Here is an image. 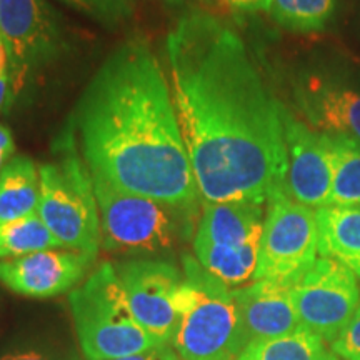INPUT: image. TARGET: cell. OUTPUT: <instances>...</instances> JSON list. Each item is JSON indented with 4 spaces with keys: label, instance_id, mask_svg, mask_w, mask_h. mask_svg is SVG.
Returning a JSON list of instances; mask_svg holds the SVG:
<instances>
[{
    "label": "cell",
    "instance_id": "cell-12",
    "mask_svg": "<svg viewBox=\"0 0 360 360\" xmlns=\"http://www.w3.org/2000/svg\"><path fill=\"white\" fill-rule=\"evenodd\" d=\"M297 103L322 134L360 141V74L342 64L315 67L295 89Z\"/></svg>",
    "mask_w": 360,
    "mask_h": 360
},
{
    "label": "cell",
    "instance_id": "cell-27",
    "mask_svg": "<svg viewBox=\"0 0 360 360\" xmlns=\"http://www.w3.org/2000/svg\"><path fill=\"white\" fill-rule=\"evenodd\" d=\"M15 154V142H13V135L11 129L6 127L4 124H0V174L7 167V164L11 162Z\"/></svg>",
    "mask_w": 360,
    "mask_h": 360
},
{
    "label": "cell",
    "instance_id": "cell-22",
    "mask_svg": "<svg viewBox=\"0 0 360 360\" xmlns=\"http://www.w3.org/2000/svg\"><path fill=\"white\" fill-rule=\"evenodd\" d=\"M109 30H115L132 19L134 0H60Z\"/></svg>",
    "mask_w": 360,
    "mask_h": 360
},
{
    "label": "cell",
    "instance_id": "cell-30",
    "mask_svg": "<svg viewBox=\"0 0 360 360\" xmlns=\"http://www.w3.org/2000/svg\"><path fill=\"white\" fill-rule=\"evenodd\" d=\"M337 360H339V359H337Z\"/></svg>",
    "mask_w": 360,
    "mask_h": 360
},
{
    "label": "cell",
    "instance_id": "cell-26",
    "mask_svg": "<svg viewBox=\"0 0 360 360\" xmlns=\"http://www.w3.org/2000/svg\"><path fill=\"white\" fill-rule=\"evenodd\" d=\"M215 2L224 8L240 13H254L262 11L269 12L270 7V0H215Z\"/></svg>",
    "mask_w": 360,
    "mask_h": 360
},
{
    "label": "cell",
    "instance_id": "cell-10",
    "mask_svg": "<svg viewBox=\"0 0 360 360\" xmlns=\"http://www.w3.org/2000/svg\"><path fill=\"white\" fill-rule=\"evenodd\" d=\"M135 321L160 344H170L179 322L182 269L164 257H135L114 264Z\"/></svg>",
    "mask_w": 360,
    "mask_h": 360
},
{
    "label": "cell",
    "instance_id": "cell-6",
    "mask_svg": "<svg viewBox=\"0 0 360 360\" xmlns=\"http://www.w3.org/2000/svg\"><path fill=\"white\" fill-rule=\"evenodd\" d=\"M85 360H114L162 345L135 321L114 264H101L69 295Z\"/></svg>",
    "mask_w": 360,
    "mask_h": 360
},
{
    "label": "cell",
    "instance_id": "cell-21",
    "mask_svg": "<svg viewBox=\"0 0 360 360\" xmlns=\"http://www.w3.org/2000/svg\"><path fill=\"white\" fill-rule=\"evenodd\" d=\"M51 249H62V247L37 214L0 224V260Z\"/></svg>",
    "mask_w": 360,
    "mask_h": 360
},
{
    "label": "cell",
    "instance_id": "cell-29",
    "mask_svg": "<svg viewBox=\"0 0 360 360\" xmlns=\"http://www.w3.org/2000/svg\"><path fill=\"white\" fill-rule=\"evenodd\" d=\"M160 2L169 4V6H186V4L191 2V0H160Z\"/></svg>",
    "mask_w": 360,
    "mask_h": 360
},
{
    "label": "cell",
    "instance_id": "cell-23",
    "mask_svg": "<svg viewBox=\"0 0 360 360\" xmlns=\"http://www.w3.org/2000/svg\"><path fill=\"white\" fill-rule=\"evenodd\" d=\"M332 352L344 360H360V305L352 321L330 344Z\"/></svg>",
    "mask_w": 360,
    "mask_h": 360
},
{
    "label": "cell",
    "instance_id": "cell-9",
    "mask_svg": "<svg viewBox=\"0 0 360 360\" xmlns=\"http://www.w3.org/2000/svg\"><path fill=\"white\" fill-rule=\"evenodd\" d=\"M292 304L305 330L328 345L352 321L360 305L357 276L345 265L321 257L290 287Z\"/></svg>",
    "mask_w": 360,
    "mask_h": 360
},
{
    "label": "cell",
    "instance_id": "cell-3",
    "mask_svg": "<svg viewBox=\"0 0 360 360\" xmlns=\"http://www.w3.org/2000/svg\"><path fill=\"white\" fill-rule=\"evenodd\" d=\"M182 272L169 345L180 360H236L245 342L233 292L192 255H182Z\"/></svg>",
    "mask_w": 360,
    "mask_h": 360
},
{
    "label": "cell",
    "instance_id": "cell-13",
    "mask_svg": "<svg viewBox=\"0 0 360 360\" xmlns=\"http://www.w3.org/2000/svg\"><path fill=\"white\" fill-rule=\"evenodd\" d=\"M287 148L285 191L292 200L321 209L330 204L332 159L327 134L309 129L283 107Z\"/></svg>",
    "mask_w": 360,
    "mask_h": 360
},
{
    "label": "cell",
    "instance_id": "cell-5",
    "mask_svg": "<svg viewBox=\"0 0 360 360\" xmlns=\"http://www.w3.org/2000/svg\"><path fill=\"white\" fill-rule=\"evenodd\" d=\"M102 247L134 257H164L195 233L199 212L134 195L94 177Z\"/></svg>",
    "mask_w": 360,
    "mask_h": 360
},
{
    "label": "cell",
    "instance_id": "cell-16",
    "mask_svg": "<svg viewBox=\"0 0 360 360\" xmlns=\"http://www.w3.org/2000/svg\"><path fill=\"white\" fill-rule=\"evenodd\" d=\"M315 214L321 257L335 260L360 277V207L326 205Z\"/></svg>",
    "mask_w": 360,
    "mask_h": 360
},
{
    "label": "cell",
    "instance_id": "cell-15",
    "mask_svg": "<svg viewBox=\"0 0 360 360\" xmlns=\"http://www.w3.org/2000/svg\"><path fill=\"white\" fill-rule=\"evenodd\" d=\"M290 287L289 282L255 281L250 285L232 290L245 345L259 339L302 330L292 304Z\"/></svg>",
    "mask_w": 360,
    "mask_h": 360
},
{
    "label": "cell",
    "instance_id": "cell-8",
    "mask_svg": "<svg viewBox=\"0 0 360 360\" xmlns=\"http://www.w3.org/2000/svg\"><path fill=\"white\" fill-rule=\"evenodd\" d=\"M317 214L299 204L285 191H276L267 200L260 237L255 281L294 283L317 260Z\"/></svg>",
    "mask_w": 360,
    "mask_h": 360
},
{
    "label": "cell",
    "instance_id": "cell-1",
    "mask_svg": "<svg viewBox=\"0 0 360 360\" xmlns=\"http://www.w3.org/2000/svg\"><path fill=\"white\" fill-rule=\"evenodd\" d=\"M170 92L204 204L267 202L283 191V105L244 40L204 8L182 13L165 40Z\"/></svg>",
    "mask_w": 360,
    "mask_h": 360
},
{
    "label": "cell",
    "instance_id": "cell-2",
    "mask_svg": "<svg viewBox=\"0 0 360 360\" xmlns=\"http://www.w3.org/2000/svg\"><path fill=\"white\" fill-rule=\"evenodd\" d=\"M70 127L94 177L134 195L199 209L172 92L146 37L125 39L102 62Z\"/></svg>",
    "mask_w": 360,
    "mask_h": 360
},
{
    "label": "cell",
    "instance_id": "cell-17",
    "mask_svg": "<svg viewBox=\"0 0 360 360\" xmlns=\"http://www.w3.org/2000/svg\"><path fill=\"white\" fill-rule=\"evenodd\" d=\"M40 177L35 162L15 155L0 174V224L37 214Z\"/></svg>",
    "mask_w": 360,
    "mask_h": 360
},
{
    "label": "cell",
    "instance_id": "cell-24",
    "mask_svg": "<svg viewBox=\"0 0 360 360\" xmlns=\"http://www.w3.org/2000/svg\"><path fill=\"white\" fill-rule=\"evenodd\" d=\"M0 360H79L77 354L56 345H27L0 355Z\"/></svg>",
    "mask_w": 360,
    "mask_h": 360
},
{
    "label": "cell",
    "instance_id": "cell-11",
    "mask_svg": "<svg viewBox=\"0 0 360 360\" xmlns=\"http://www.w3.org/2000/svg\"><path fill=\"white\" fill-rule=\"evenodd\" d=\"M0 37L11 53L17 85L29 70L44 69L69 51L60 13L47 0H0Z\"/></svg>",
    "mask_w": 360,
    "mask_h": 360
},
{
    "label": "cell",
    "instance_id": "cell-19",
    "mask_svg": "<svg viewBox=\"0 0 360 360\" xmlns=\"http://www.w3.org/2000/svg\"><path fill=\"white\" fill-rule=\"evenodd\" d=\"M332 159L330 204L360 207V141L349 135L327 134Z\"/></svg>",
    "mask_w": 360,
    "mask_h": 360
},
{
    "label": "cell",
    "instance_id": "cell-25",
    "mask_svg": "<svg viewBox=\"0 0 360 360\" xmlns=\"http://www.w3.org/2000/svg\"><path fill=\"white\" fill-rule=\"evenodd\" d=\"M17 89L19 85H17L11 53H8L6 42L0 37V112L11 105Z\"/></svg>",
    "mask_w": 360,
    "mask_h": 360
},
{
    "label": "cell",
    "instance_id": "cell-4",
    "mask_svg": "<svg viewBox=\"0 0 360 360\" xmlns=\"http://www.w3.org/2000/svg\"><path fill=\"white\" fill-rule=\"evenodd\" d=\"M56 160L40 165L37 215L62 249L97 257L102 247L101 215L92 174L79 155L69 125L53 143Z\"/></svg>",
    "mask_w": 360,
    "mask_h": 360
},
{
    "label": "cell",
    "instance_id": "cell-7",
    "mask_svg": "<svg viewBox=\"0 0 360 360\" xmlns=\"http://www.w3.org/2000/svg\"><path fill=\"white\" fill-rule=\"evenodd\" d=\"M267 202L204 204L193 233V254L207 272L227 287L254 278Z\"/></svg>",
    "mask_w": 360,
    "mask_h": 360
},
{
    "label": "cell",
    "instance_id": "cell-18",
    "mask_svg": "<svg viewBox=\"0 0 360 360\" xmlns=\"http://www.w3.org/2000/svg\"><path fill=\"white\" fill-rule=\"evenodd\" d=\"M330 345L312 332L297 330L247 344L236 360H337Z\"/></svg>",
    "mask_w": 360,
    "mask_h": 360
},
{
    "label": "cell",
    "instance_id": "cell-14",
    "mask_svg": "<svg viewBox=\"0 0 360 360\" xmlns=\"http://www.w3.org/2000/svg\"><path fill=\"white\" fill-rule=\"evenodd\" d=\"M97 257L75 250H40L0 260V283L29 299H51L79 287Z\"/></svg>",
    "mask_w": 360,
    "mask_h": 360
},
{
    "label": "cell",
    "instance_id": "cell-28",
    "mask_svg": "<svg viewBox=\"0 0 360 360\" xmlns=\"http://www.w3.org/2000/svg\"><path fill=\"white\" fill-rule=\"evenodd\" d=\"M114 360H180V359L175 355V352L169 344H162L150 350H146V352L127 355V357H120Z\"/></svg>",
    "mask_w": 360,
    "mask_h": 360
},
{
    "label": "cell",
    "instance_id": "cell-20",
    "mask_svg": "<svg viewBox=\"0 0 360 360\" xmlns=\"http://www.w3.org/2000/svg\"><path fill=\"white\" fill-rule=\"evenodd\" d=\"M335 12V0H270L274 22L297 34L321 32Z\"/></svg>",
    "mask_w": 360,
    "mask_h": 360
}]
</instances>
